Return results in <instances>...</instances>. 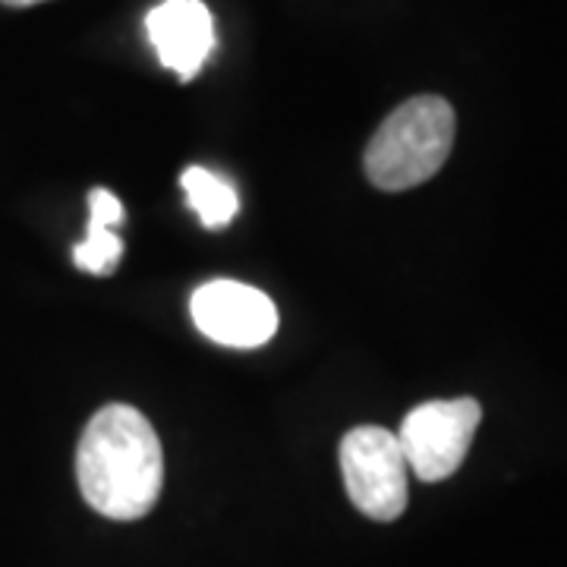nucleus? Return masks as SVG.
<instances>
[{"mask_svg":"<svg viewBox=\"0 0 567 567\" xmlns=\"http://www.w3.org/2000/svg\"><path fill=\"white\" fill-rule=\"evenodd\" d=\"M193 322L215 344L252 350L278 331V309L262 290L240 281H208L189 300Z\"/></svg>","mask_w":567,"mask_h":567,"instance_id":"5","label":"nucleus"},{"mask_svg":"<svg viewBox=\"0 0 567 567\" xmlns=\"http://www.w3.org/2000/svg\"><path fill=\"white\" fill-rule=\"evenodd\" d=\"M341 473L350 502L372 520H398L406 507L404 451L394 432L382 425H357L341 442Z\"/></svg>","mask_w":567,"mask_h":567,"instance_id":"3","label":"nucleus"},{"mask_svg":"<svg viewBox=\"0 0 567 567\" xmlns=\"http://www.w3.org/2000/svg\"><path fill=\"white\" fill-rule=\"evenodd\" d=\"M454 107L439 95H416L391 111L365 145V177L385 193L432 181L451 155Z\"/></svg>","mask_w":567,"mask_h":567,"instance_id":"2","label":"nucleus"},{"mask_svg":"<svg viewBox=\"0 0 567 567\" xmlns=\"http://www.w3.org/2000/svg\"><path fill=\"white\" fill-rule=\"evenodd\" d=\"M480 423H483V406L473 398L425 401L406 413L394 435L416 480L442 483L461 470Z\"/></svg>","mask_w":567,"mask_h":567,"instance_id":"4","label":"nucleus"},{"mask_svg":"<svg viewBox=\"0 0 567 567\" xmlns=\"http://www.w3.org/2000/svg\"><path fill=\"white\" fill-rule=\"evenodd\" d=\"M82 498L111 520H140L158 505L164 454L158 432L136 406H102L76 447Z\"/></svg>","mask_w":567,"mask_h":567,"instance_id":"1","label":"nucleus"},{"mask_svg":"<svg viewBox=\"0 0 567 567\" xmlns=\"http://www.w3.org/2000/svg\"><path fill=\"white\" fill-rule=\"evenodd\" d=\"M145 29L158 61L181 82L196 80L215 51V20L203 0H164L145 17Z\"/></svg>","mask_w":567,"mask_h":567,"instance_id":"6","label":"nucleus"},{"mask_svg":"<svg viewBox=\"0 0 567 567\" xmlns=\"http://www.w3.org/2000/svg\"><path fill=\"white\" fill-rule=\"evenodd\" d=\"M181 186L186 193L189 208L199 215V221L212 230H221L227 224L237 218L240 212V199L237 189L227 181H221L218 174L205 171V167H186L181 174Z\"/></svg>","mask_w":567,"mask_h":567,"instance_id":"8","label":"nucleus"},{"mask_svg":"<svg viewBox=\"0 0 567 567\" xmlns=\"http://www.w3.org/2000/svg\"><path fill=\"white\" fill-rule=\"evenodd\" d=\"M123 221V205L107 189L89 193V234L76 249L73 262L89 275H111L123 256V240L114 234V227Z\"/></svg>","mask_w":567,"mask_h":567,"instance_id":"7","label":"nucleus"},{"mask_svg":"<svg viewBox=\"0 0 567 567\" xmlns=\"http://www.w3.org/2000/svg\"><path fill=\"white\" fill-rule=\"evenodd\" d=\"M7 7H35V3H44V0H0Z\"/></svg>","mask_w":567,"mask_h":567,"instance_id":"9","label":"nucleus"}]
</instances>
